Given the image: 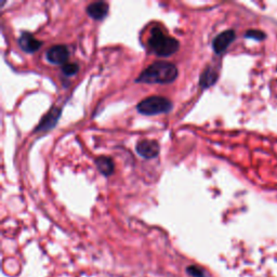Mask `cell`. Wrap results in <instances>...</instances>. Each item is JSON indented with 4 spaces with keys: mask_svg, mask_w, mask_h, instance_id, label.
I'll return each mask as SVG.
<instances>
[{
    "mask_svg": "<svg viewBox=\"0 0 277 277\" xmlns=\"http://www.w3.org/2000/svg\"><path fill=\"white\" fill-rule=\"evenodd\" d=\"M96 165L98 167V169L100 170V172L105 177L111 176V174H113V172L115 170V166H114L113 160L106 156L98 157L96 159Z\"/></svg>",
    "mask_w": 277,
    "mask_h": 277,
    "instance_id": "cell-11",
    "label": "cell"
},
{
    "mask_svg": "<svg viewBox=\"0 0 277 277\" xmlns=\"http://www.w3.org/2000/svg\"><path fill=\"white\" fill-rule=\"evenodd\" d=\"M178 74L176 65L169 62L158 61L145 68L135 82L142 84H170L176 80Z\"/></svg>",
    "mask_w": 277,
    "mask_h": 277,
    "instance_id": "cell-1",
    "label": "cell"
},
{
    "mask_svg": "<svg viewBox=\"0 0 277 277\" xmlns=\"http://www.w3.org/2000/svg\"><path fill=\"white\" fill-rule=\"evenodd\" d=\"M87 13L94 20L104 19L108 13V5L104 2L92 3L87 7Z\"/></svg>",
    "mask_w": 277,
    "mask_h": 277,
    "instance_id": "cell-9",
    "label": "cell"
},
{
    "mask_svg": "<svg viewBox=\"0 0 277 277\" xmlns=\"http://www.w3.org/2000/svg\"><path fill=\"white\" fill-rule=\"evenodd\" d=\"M19 46L25 52L33 53L41 48L42 41L36 39L30 33H23L19 38Z\"/></svg>",
    "mask_w": 277,
    "mask_h": 277,
    "instance_id": "cell-7",
    "label": "cell"
},
{
    "mask_svg": "<svg viewBox=\"0 0 277 277\" xmlns=\"http://www.w3.org/2000/svg\"><path fill=\"white\" fill-rule=\"evenodd\" d=\"M78 65L75 64V63H67L65 64L62 71H63V74L66 75V76H74L75 74H77L78 72Z\"/></svg>",
    "mask_w": 277,
    "mask_h": 277,
    "instance_id": "cell-13",
    "label": "cell"
},
{
    "mask_svg": "<svg viewBox=\"0 0 277 277\" xmlns=\"http://www.w3.org/2000/svg\"><path fill=\"white\" fill-rule=\"evenodd\" d=\"M70 56V51L66 46L59 45V46H53L47 51L46 57L47 60L52 63V64H63L68 60Z\"/></svg>",
    "mask_w": 277,
    "mask_h": 277,
    "instance_id": "cell-6",
    "label": "cell"
},
{
    "mask_svg": "<svg viewBox=\"0 0 277 277\" xmlns=\"http://www.w3.org/2000/svg\"><path fill=\"white\" fill-rule=\"evenodd\" d=\"M218 80V73L213 67H207L200 76L199 85L202 89H207L209 87L215 85Z\"/></svg>",
    "mask_w": 277,
    "mask_h": 277,
    "instance_id": "cell-10",
    "label": "cell"
},
{
    "mask_svg": "<svg viewBox=\"0 0 277 277\" xmlns=\"http://www.w3.org/2000/svg\"><path fill=\"white\" fill-rule=\"evenodd\" d=\"M235 38L236 33L233 30H228L220 33L218 36H216L213 41L214 51L217 54L223 53L224 51L230 47L231 43L235 40Z\"/></svg>",
    "mask_w": 277,
    "mask_h": 277,
    "instance_id": "cell-4",
    "label": "cell"
},
{
    "mask_svg": "<svg viewBox=\"0 0 277 277\" xmlns=\"http://www.w3.org/2000/svg\"><path fill=\"white\" fill-rule=\"evenodd\" d=\"M137 112L142 115H158L169 113L172 109V102L164 97L153 96L144 99L136 106Z\"/></svg>",
    "mask_w": 277,
    "mask_h": 277,
    "instance_id": "cell-3",
    "label": "cell"
},
{
    "mask_svg": "<svg viewBox=\"0 0 277 277\" xmlns=\"http://www.w3.org/2000/svg\"><path fill=\"white\" fill-rule=\"evenodd\" d=\"M159 152V144L154 140H142L136 144V153L143 158H155L158 156Z\"/></svg>",
    "mask_w": 277,
    "mask_h": 277,
    "instance_id": "cell-5",
    "label": "cell"
},
{
    "mask_svg": "<svg viewBox=\"0 0 277 277\" xmlns=\"http://www.w3.org/2000/svg\"><path fill=\"white\" fill-rule=\"evenodd\" d=\"M245 37L260 41V40H263L266 37V34L264 32L259 31V30H249L246 32Z\"/></svg>",
    "mask_w": 277,
    "mask_h": 277,
    "instance_id": "cell-12",
    "label": "cell"
},
{
    "mask_svg": "<svg viewBox=\"0 0 277 277\" xmlns=\"http://www.w3.org/2000/svg\"><path fill=\"white\" fill-rule=\"evenodd\" d=\"M61 115V109L57 107H53L50 109V112L43 117L38 125V127L36 128V132H39V131H48L50 129H52L57 122V119H59Z\"/></svg>",
    "mask_w": 277,
    "mask_h": 277,
    "instance_id": "cell-8",
    "label": "cell"
},
{
    "mask_svg": "<svg viewBox=\"0 0 277 277\" xmlns=\"http://www.w3.org/2000/svg\"><path fill=\"white\" fill-rule=\"evenodd\" d=\"M186 272L193 277H203V271L199 266H196V265L188 266L186 268Z\"/></svg>",
    "mask_w": 277,
    "mask_h": 277,
    "instance_id": "cell-14",
    "label": "cell"
},
{
    "mask_svg": "<svg viewBox=\"0 0 277 277\" xmlns=\"http://www.w3.org/2000/svg\"><path fill=\"white\" fill-rule=\"evenodd\" d=\"M149 47L158 56L167 57L177 52L180 48V43L176 38L165 35L162 28L155 26L151 31Z\"/></svg>",
    "mask_w": 277,
    "mask_h": 277,
    "instance_id": "cell-2",
    "label": "cell"
}]
</instances>
